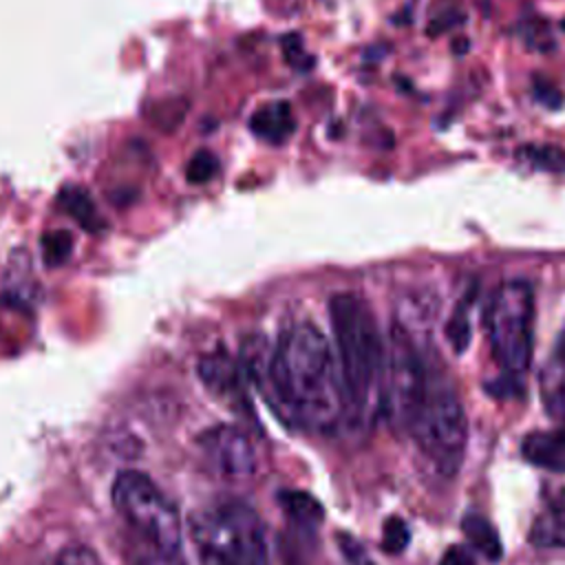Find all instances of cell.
<instances>
[{"label": "cell", "instance_id": "obj_13", "mask_svg": "<svg viewBox=\"0 0 565 565\" xmlns=\"http://www.w3.org/2000/svg\"><path fill=\"white\" fill-rule=\"evenodd\" d=\"M530 541L536 547H565V494L552 499L534 519Z\"/></svg>", "mask_w": 565, "mask_h": 565}, {"label": "cell", "instance_id": "obj_8", "mask_svg": "<svg viewBox=\"0 0 565 565\" xmlns=\"http://www.w3.org/2000/svg\"><path fill=\"white\" fill-rule=\"evenodd\" d=\"M199 446L207 463L225 479H249L258 468L254 444L238 426H212L199 437Z\"/></svg>", "mask_w": 565, "mask_h": 565}, {"label": "cell", "instance_id": "obj_7", "mask_svg": "<svg viewBox=\"0 0 565 565\" xmlns=\"http://www.w3.org/2000/svg\"><path fill=\"white\" fill-rule=\"evenodd\" d=\"M428 386L426 366L408 335V331L395 322L388 335V349L384 351L382 375V411L395 426L411 428L417 417Z\"/></svg>", "mask_w": 565, "mask_h": 565}, {"label": "cell", "instance_id": "obj_16", "mask_svg": "<svg viewBox=\"0 0 565 565\" xmlns=\"http://www.w3.org/2000/svg\"><path fill=\"white\" fill-rule=\"evenodd\" d=\"M282 510L302 525H316L322 521V505L307 492L300 490H285L280 492Z\"/></svg>", "mask_w": 565, "mask_h": 565}, {"label": "cell", "instance_id": "obj_6", "mask_svg": "<svg viewBox=\"0 0 565 565\" xmlns=\"http://www.w3.org/2000/svg\"><path fill=\"white\" fill-rule=\"evenodd\" d=\"M534 294L523 280H510L494 289L486 327L492 353L508 375H521L532 362Z\"/></svg>", "mask_w": 565, "mask_h": 565}, {"label": "cell", "instance_id": "obj_25", "mask_svg": "<svg viewBox=\"0 0 565 565\" xmlns=\"http://www.w3.org/2000/svg\"><path fill=\"white\" fill-rule=\"evenodd\" d=\"M55 565H102V561L84 545H71L60 552Z\"/></svg>", "mask_w": 565, "mask_h": 565}, {"label": "cell", "instance_id": "obj_27", "mask_svg": "<svg viewBox=\"0 0 565 565\" xmlns=\"http://www.w3.org/2000/svg\"><path fill=\"white\" fill-rule=\"evenodd\" d=\"M459 20H461V15H459V13H455V11H446V13H441L439 18H435V20L430 22V26H428V35L444 33V31H448L450 26H455Z\"/></svg>", "mask_w": 565, "mask_h": 565}, {"label": "cell", "instance_id": "obj_9", "mask_svg": "<svg viewBox=\"0 0 565 565\" xmlns=\"http://www.w3.org/2000/svg\"><path fill=\"white\" fill-rule=\"evenodd\" d=\"M541 397L545 413L565 428V331L558 335L554 351L541 371Z\"/></svg>", "mask_w": 565, "mask_h": 565}, {"label": "cell", "instance_id": "obj_15", "mask_svg": "<svg viewBox=\"0 0 565 565\" xmlns=\"http://www.w3.org/2000/svg\"><path fill=\"white\" fill-rule=\"evenodd\" d=\"M57 201H60V207L68 216H73L84 230H88V232L99 230V212H97L90 194L84 188L66 185V188H62Z\"/></svg>", "mask_w": 565, "mask_h": 565}, {"label": "cell", "instance_id": "obj_10", "mask_svg": "<svg viewBox=\"0 0 565 565\" xmlns=\"http://www.w3.org/2000/svg\"><path fill=\"white\" fill-rule=\"evenodd\" d=\"M521 455L532 466L565 475V428L534 430L523 437Z\"/></svg>", "mask_w": 565, "mask_h": 565}, {"label": "cell", "instance_id": "obj_18", "mask_svg": "<svg viewBox=\"0 0 565 565\" xmlns=\"http://www.w3.org/2000/svg\"><path fill=\"white\" fill-rule=\"evenodd\" d=\"M73 252V236L66 230H51L42 236V258L46 265L57 267L66 263Z\"/></svg>", "mask_w": 565, "mask_h": 565}, {"label": "cell", "instance_id": "obj_12", "mask_svg": "<svg viewBox=\"0 0 565 565\" xmlns=\"http://www.w3.org/2000/svg\"><path fill=\"white\" fill-rule=\"evenodd\" d=\"M249 128L256 137L271 141V143H280L294 132L296 121H294V115H291V108L287 102H274V104L260 106L252 115Z\"/></svg>", "mask_w": 565, "mask_h": 565}, {"label": "cell", "instance_id": "obj_21", "mask_svg": "<svg viewBox=\"0 0 565 565\" xmlns=\"http://www.w3.org/2000/svg\"><path fill=\"white\" fill-rule=\"evenodd\" d=\"M411 541L408 525L399 516H391L384 521L382 530V550L386 554H402Z\"/></svg>", "mask_w": 565, "mask_h": 565}, {"label": "cell", "instance_id": "obj_5", "mask_svg": "<svg viewBox=\"0 0 565 565\" xmlns=\"http://www.w3.org/2000/svg\"><path fill=\"white\" fill-rule=\"evenodd\" d=\"M408 433L439 472L452 475L461 466L468 439V419L457 391L439 375H428L422 408Z\"/></svg>", "mask_w": 565, "mask_h": 565}, {"label": "cell", "instance_id": "obj_11", "mask_svg": "<svg viewBox=\"0 0 565 565\" xmlns=\"http://www.w3.org/2000/svg\"><path fill=\"white\" fill-rule=\"evenodd\" d=\"M199 377L201 382L218 397H236L241 391V377H238V366L236 362L223 353V351H214L207 353L199 360Z\"/></svg>", "mask_w": 565, "mask_h": 565}, {"label": "cell", "instance_id": "obj_23", "mask_svg": "<svg viewBox=\"0 0 565 565\" xmlns=\"http://www.w3.org/2000/svg\"><path fill=\"white\" fill-rule=\"evenodd\" d=\"M335 543H338L340 554L347 558L349 565H377V563L371 558V554L364 550V545H362L355 536H351V534H347V532H340V534L335 536Z\"/></svg>", "mask_w": 565, "mask_h": 565}, {"label": "cell", "instance_id": "obj_17", "mask_svg": "<svg viewBox=\"0 0 565 565\" xmlns=\"http://www.w3.org/2000/svg\"><path fill=\"white\" fill-rule=\"evenodd\" d=\"M519 154L539 170L565 172V150L558 146H523Z\"/></svg>", "mask_w": 565, "mask_h": 565}, {"label": "cell", "instance_id": "obj_2", "mask_svg": "<svg viewBox=\"0 0 565 565\" xmlns=\"http://www.w3.org/2000/svg\"><path fill=\"white\" fill-rule=\"evenodd\" d=\"M329 316L347 406L364 415L382 406L384 347L375 318L355 294L331 296Z\"/></svg>", "mask_w": 565, "mask_h": 565}, {"label": "cell", "instance_id": "obj_3", "mask_svg": "<svg viewBox=\"0 0 565 565\" xmlns=\"http://www.w3.org/2000/svg\"><path fill=\"white\" fill-rule=\"evenodd\" d=\"M194 541L203 565H269L263 519L243 501H221L201 512Z\"/></svg>", "mask_w": 565, "mask_h": 565}, {"label": "cell", "instance_id": "obj_1", "mask_svg": "<svg viewBox=\"0 0 565 565\" xmlns=\"http://www.w3.org/2000/svg\"><path fill=\"white\" fill-rule=\"evenodd\" d=\"M278 413L302 428L329 430L347 408L340 369L324 333L311 322L285 329L265 366Z\"/></svg>", "mask_w": 565, "mask_h": 565}, {"label": "cell", "instance_id": "obj_19", "mask_svg": "<svg viewBox=\"0 0 565 565\" xmlns=\"http://www.w3.org/2000/svg\"><path fill=\"white\" fill-rule=\"evenodd\" d=\"M130 565H188L183 552H170L152 545H130Z\"/></svg>", "mask_w": 565, "mask_h": 565}, {"label": "cell", "instance_id": "obj_4", "mask_svg": "<svg viewBox=\"0 0 565 565\" xmlns=\"http://www.w3.org/2000/svg\"><path fill=\"white\" fill-rule=\"evenodd\" d=\"M113 505L132 543L183 552V527L174 503L139 470H121L113 483Z\"/></svg>", "mask_w": 565, "mask_h": 565}, {"label": "cell", "instance_id": "obj_24", "mask_svg": "<svg viewBox=\"0 0 565 565\" xmlns=\"http://www.w3.org/2000/svg\"><path fill=\"white\" fill-rule=\"evenodd\" d=\"M532 95H534V99H536L541 106H545V108H550V110H556V108L563 106V93L558 90L556 84H552V82L545 79V77H534V82H532Z\"/></svg>", "mask_w": 565, "mask_h": 565}, {"label": "cell", "instance_id": "obj_22", "mask_svg": "<svg viewBox=\"0 0 565 565\" xmlns=\"http://www.w3.org/2000/svg\"><path fill=\"white\" fill-rule=\"evenodd\" d=\"M446 338H448L455 353H463L468 349V344H470V322H468V316H466L463 307H457V311L448 320Z\"/></svg>", "mask_w": 565, "mask_h": 565}, {"label": "cell", "instance_id": "obj_14", "mask_svg": "<svg viewBox=\"0 0 565 565\" xmlns=\"http://www.w3.org/2000/svg\"><path fill=\"white\" fill-rule=\"evenodd\" d=\"M461 530H463L468 543L472 545V550H477L483 558H488L492 563L501 558V554H503L501 539H499L494 525L486 516L466 514L461 519Z\"/></svg>", "mask_w": 565, "mask_h": 565}, {"label": "cell", "instance_id": "obj_20", "mask_svg": "<svg viewBox=\"0 0 565 565\" xmlns=\"http://www.w3.org/2000/svg\"><path fill=\"white\" fill-rule=\"evenodd\" d=\"M218 172V159L210 150H196L185 163V179L190 183H207Z\"/></svg>", "mask_w": 565, "mask_h": 565}, {"label": "cell", "instance_id": "obj_26", "mask_svg": "<svg viewBox=\"0 0 565 565\" xmlns=\"http://www.w3.org/2000/svg\"><path fill=\"white\" fill-rule=\"evenodd\" d=\"M439 565H475V558H472V552H470V550H466V547H461V545H450V547L444 552Z\"/></svg>", "mask_w": 565, "mask_h": 565}]
</instances>
